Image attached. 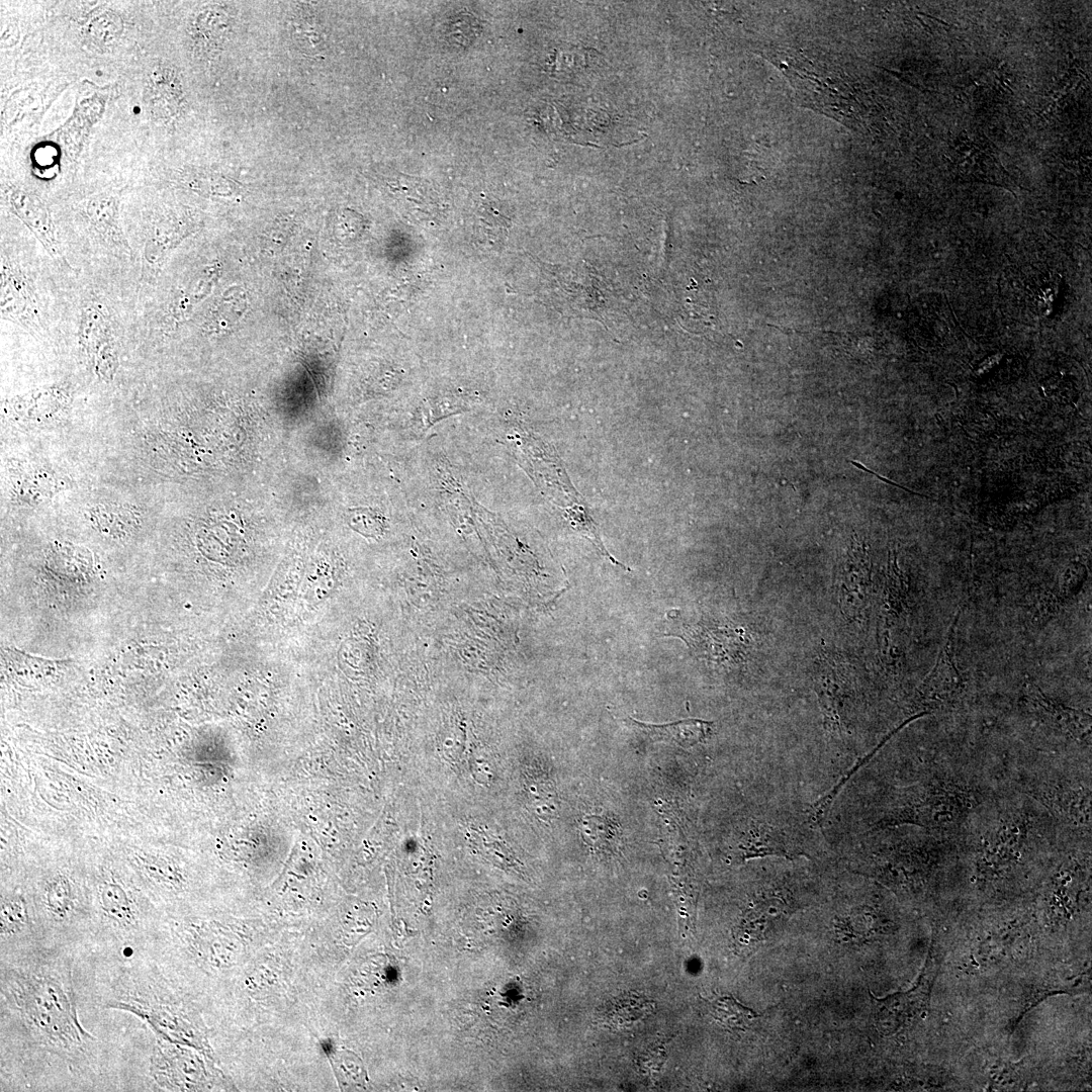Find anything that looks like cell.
I'll list each match as a JSON object with an SVG mask.
<instances>
[{
  "label": "cell",
  "mask_w": 1092,
  "mask_h": 1092,
  "mask_svg": "<svg viewBox=\"0 0 1092 1092\" xmlns=\"http://www.w3.org/2000/svg\"><path fill=\"white\" fill-rule=\"evenodd\" d=\"M0 942L1 953L40 942L36 922L20 895H7L1 899Z\"/></svg>",
  "instance_id": "cell-9"
},
{
  "label": "cell",
  "mask_w": 1092,
  "mask_h": 1092,
  "mask_svg": "<svg viewBox=\"0 0 1092 1092\" xmlns=\"http://www.w3.org/2000/svg\"><path fill=\"white\" fill-rule=\"evenodd\" d=\"M112 325L105 307L96 301L84 305L80 321V342L93 358L95 367L116 362Z\"/></svg>",
  "instance_id": "cell-8"
},
{
  "label": "cell",
  "mask_w": 1092,
  "mask_h": 1092,
  "mask_svg": "<svg viewBox=\"0 0 1092 1092\" xmlns=\"http://www.w3.org/2000/svg\"><path fill=\"white\" fill-rule=\"evenodd\" d=\"M747 1011L731 998H723L715 1006L716 1017L730 1027H739L747 1018Z\"/></svg>",
  "instance_id": "cell-20"
},
{
  "label": "cell",
  "mask_w": 1092,
  "mask_h": 1092,
  "mask_svg": "<svg viewBox=\"0 0 1092 1092\" xmlns=\"http://www.w3.org/2000/svg\"><path fill=\"white\" fill-rule=\"evenodd\" d=\"M652 1002L632 994L616 998L606 1009L605 1020L613 1027H625L639 1020L652 1009Z\"/></svg>",
  "instance_id": "cell-17"
},
{
  "label": "cell",
  "mask_w": 1092,
  "mask_h": 1092,
  "mask_svg": "<svg viewBox=\"0 0 1092 1092\" xmlns=\"http://www.w3.org/2000/svg\"><path fill=\"white\" fill-rule=\"evenodd\" d=\"M228 16L216 9L201 11L191 24V36L196 49L210 53L223 43L229 32Z\"/></svg>",
  "instance_id": "cell-14"
},
{
  "label": "cell",
  "mask_w": 1092,
  "mask_h": 1092,
  "mask_svg": "<svg viewBox=\"0 0 1092 1092\" xmlns=\"http://www.w3.org/2000/svg\"><path fill=\"white\" fill-rule=\"evenodd\" d=\"M292 27L294 39L304 53L312 56L323 51V30L312 11L306 8L297 10Z\"/></svg>",
  "instance_id": "cell-18"
},
{
  "label": "cell",
  "mask_w": 1092,
  "mask_h": 1092,
  "mask_svg": "<svg viewBox=\"0 0 1092 1092\" xmlns=\"http://www.w3.org/2000/svg\"><path fill=\"white\" fill-rule=\"evenodd\" d=\"M665 1061V1053L662 1049L650 1050L638 1059V1068L645 1074L658 1073Z\"/></svg>",
  "instance_id": "cell-21"
},
{
  "label": "cell",
  "mask_w": 1092,
  "mask_h": 1092,
  "mask_svg": "<svg viewBox=\"0 0 1092 1092\" xmlns=\"http://www.w3.org/2000/svg\"><path fill=\"white\" fill-rule=\"evenodd\" d=\"M744 835L740 844L744 858L769 854L790 856L802 852L797 835L763 821H751Z\"/></svg>",
  "instance_id": "cell-11"
},
{
  "label": "cell",
  "mask_w": 1092,
  "mask_h": 1092,
  "mask_svg": "<svg viewBox=\"0 0 1092 1092\" xmlns=\"http://www.w3.org/2000/svg\"><path fill=\"white\" fill-rule=\"evenodd\" d=\"M0 308L3 320L36 336L48 331L36 296L26 274L12 260L1 256Z\"/></svg>",
  "instance_id": "cell-5"
},
{
  "label": "cell",
  "mask_w": 1092,
  "mask_h": 1092,
  "mask_svg": "<svg viewBox=\"0 0 1092 1092\" xmlns=\"http://www.w3.org/2000/svg\"><path fill=\"white\" fill-rule=\"evenodd\" d=\"M630 722L652 741L674 743L682 748L702 742L713 723L701 719H684L666 724H650L629 718Z\"/></svg>",
  "instance_id": "cell-12"
},
{
  "label": "cell",
  "mask_w": 1092,
  "mask_h": 1092,
  "mask_svg": "<svg viewBox=\"0 0 1092 1092\" xmlns=\"http://www.w3.org/2000/svg\"><path fill=\"white\" fill-rule=\"evenodd\" d=\"M150 1077L164 1090H183L204 1079L202 1065L173 1042L157 1037L150 1056Z\"/></svg>",
  "instance_id": "cell-6"
},
{
  "label": "cell",
  "mask_w": 1092,
  "mask_h": 1092,
  "mask_svg": "<svg viewBox=\"0 0 1092 1092\" xmlns=\"http://www.w3.org/2000/svg\"><path fill=\"white\" fill-rule=\"evenodd\" d=\"M104 993L103 1008L134 1015L157 1037L171 1042L203 1044L201 1032L172 1002L159 966L144 951L131 954Z\"/></svg>",
  "instance_id": "cell-2"
},
{
  "label": "cell",
  "mask_w": 1092,
  "mask_h": 1092,
  "mask_svg": "<svg viewBox=\"0 0 1092 1092\" xmlns=\"http://www.w3.org/2000/svg\"><path fill=\"white\" fill-rule=\"evenodd\" d=\"M245 296L241 290L232 288L224 291L215 300L205 322V330L212 334L230 331L241 318L245 310Z\"/></svg>",
  "instance_id": "cell-16"
},
{
  "label": "cell",
  "mask_w": 1092,
  "mask_h": 1092,
  "mask_svg": "<svg viewBox=\"0 0 1092 1092\" xmlns=\"http://www.w3.org/2000/svg\"><path fill=\"white\" fill-rule=\"evenodd\" d=\"M86 216L94 229L109 244L130 254L118 220V202L111 195H99L86 203Z\"/></svg>",
  "instance_id": "cell-13"
},
{
  "label": "cell",
  "mask_w": 1092,
  "mask_h": 1092,
  "mask_svg": "<svg viewBox=\"0 0 1092 1092\" xmlns=\"http://www.w3.org/2000/svg\"><path fill=\"white\" fill-rule=\"evenodd\" d=\"M184 236L182 223L175 218L158 220L153 225L145 244L146 262L150 266L160 265Z\"/></svg>",
  "instance_id": "cell-15"
},
{
  "label": "cell",
  "mask_w": 1092,
  "mask_h": 1092,
  "mask_svg": "<svg viewBox=\"0 0 1092 1092\" xmlns=\"http://www.w3.org/2000/svg\"><path fill=\"white\" fill-rule=\"evenodd\" d=\"M7 199L14 213L28 226L51 257L57 262L66 263L44 203L33 193L14 186L7 190Z\"/></svg>",
  "instance_id": "cell-7"
},
{
  "label": "cell",
  "mask_w": 1092,
  "mask_h": 1092,
  "mask_svg": "<svg viewBox=\"0 0 1092 1092\" xmlns=\"http://www.w3.org/2000/svg\"><path fill=\"white\" fill-rule=\"evenodd\" d=\"M67 948L39 942L1 953V1046L77 1076L93 1064L98 1038L79 1018Z\"/></svg>",
  "instance_id": "cell-1"
},
{
  "label": "cell",
  "mask_w": 1092,
  "mask_h": 1092,
  "mask_svg": "<svg viewBox=\"0 0 1092 1092\" xmlns=\"http://www.w3.org/2000/svg\"><path fill=\"white\" fill-rule=\"evenodd\" d=\"M982 799V793L968 783L938 778L906 791L876 825L950 828L963 822Z\"/></svg>",
  "instance_id": "cell-3"
},
{
  "label": "cell",
  "mask_w": 1092,
  "mask_h": 1092,
  "mask_svg": "<svg viewBox=\"0 0 1092 1092\" xmlns=\"http://www.w3.org/2000/svg\"><path fill=\"white\" fill-rule=\"evenodd\" d=\"M122 30V21L114 11H101L94 15L86 25L87 35L97 43L108 44L114 41Z\"/></svg>",
  "instance_id": "cell-19"
},
{
  "label": "cell",
  "mask_w": 1092,
  "mask_h": 1092,
  "mask_svg": "<svg viewBox=\"0 0 1092 1092\" xmlns=\"http://www.w3.org/2000/svg\"><path fill=\"white\" fill-rule=\"evenodd\" d=\"M770 60L788 77L802 105L810 107L842 123L860 121L857 91L841 75L815 65L795 50L771 51Z\"/></svg>",
  "instance_id": "cell-4"
},
{
  "label": "cell",
  "mask_w": 1092,
  "mask_h": 1092,
  "mask_svg": "<svg viewBox=\"0 0 1092 1092\" xmlns=\"http://www.w3.org/2000/svg\"><path fill=\"white\" fill-rule=\"evenodd\" d=\"M145 99L154 120H173L183 105L182 85L176 71L166 65L155 67L148 78Z\"/></svg>",
  "instance_id": "cell-10"
}]
</instances>
